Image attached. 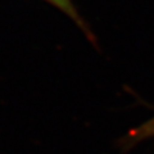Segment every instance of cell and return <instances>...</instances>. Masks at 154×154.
<instances>
[{"instance_id": "6da1fadb", "label": "cell", "mask_w": 154, "mask_h": 154, "mask_svg": "<svg viewBox=\"0 0 154 154\" xmlns=\"http://www.w3.org/2000/svg\"><path fill=\"white\" fill-rule=\"evenodd\" d=\"M45 2L53 4V5L57 7L58 9H60V11L63 12V13H66L68 17H71L72 21H75L81 28H84V31H85L86 35H88L89 37H91V35H90L89 31H88V28L85 27L84 21H82V19H81V17L79 16V13H77L76 8L73 7V4H72L71 0H45Z\"/></svg>"}, {"instance_id": "7a4b0ae2", "label": "cell", "mask_w": 154, "mask_h": 154, "mask_svg": "<svg viewBox=\"0 0 154 154\" xmlns=\"http://www.w3.org/2000/svg\"><path fill=\"white\" fill-rule=\"evenodd\" d=\"M152 136H154V117L152 119H149V121H146L145 123L140 125L139 127L134 128L128 134L130 143H137V141H141L144 139H148Z\"/></svg>"}]
</instances>
